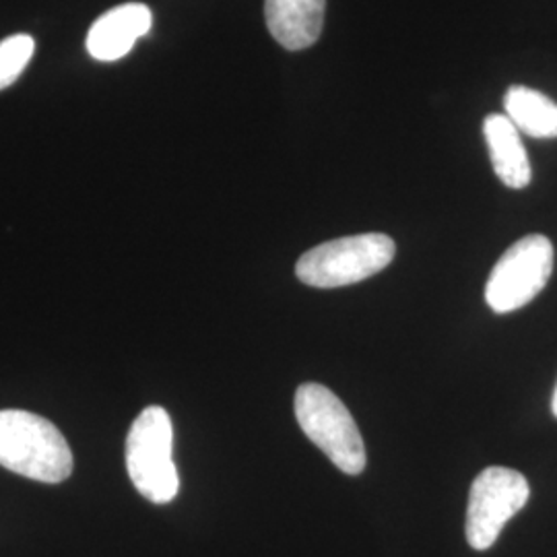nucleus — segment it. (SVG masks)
<instances>
[{
	"instance_id": "nucleus-1",
	"label": "nucleus",
	"mask_w": 557,
	"mask_h": 557,
	"mask_svg": "<svg viewBox=\"0 0 557 557\" xmlns=\"http://www.w3.org/2000/svg\"><path fill=\"white\" fill-rule=\"evenodd\" d=\"M0 465L21 478L60 483L73 473V453L52 421L4 409L0 411Z\"/></svg>"
},
{
	"instance_id": "nucleus-2",
	"label": "nucleus",
	"mask_w": 557,
	"mask_h": 557,
	"mask_svg": "<svg viewBox=\"0 0 557 557\" xmlns=\"http://www.w3.org/2000/svg\"><path fill=\"white\" fill-rule=\"evenodd\" d=\"M296 419L338 471L359 475L366 469V446L358 423L343 400L319 382L301 384L296 393Z\"/></svg>"
},
{
	"instance_id": "nucleus-3",
	"label": "nucleus",
	"mask_w": 557,
	"mask_h": 557,
	"mask_svg": "<svg viewBox=\"0 0 557 557\" xmlns=\"http://www.w3.org/2000/svg\"><path fill=\"white\" fill-rule=\"evenodd\" d=\"M174 425L163 407H147L126 436V471L143 498L168 504L178 496Z\"/></svg>"
},
{
	"instance_id": "nucleus-4",
	"label": "nucleus",
	"mask_w": 557,
	"mask_h": 557,
	"mask_svg": "<svg viewBox=\"0 0 557 557\" xmlns=\"http://www.w3.org/2000/svg\"><path fill=\"white\" fill-rule=\"evenodd\" d=\"M395 252V242L384 234L333 239L308 250L296 264V275L319 289L345 287L379 275L393 262Z\"/></svg>"
},
{
	"instance_id": "nucleus-5",
	"label": "nucleus",
	"mask_w": 557,
	"mask_h": 557,
	"mask_svg": "<svg viewBox=\"0 0 557 557\" xmlns=\"http://www.w3.org/2000/svg\"><path fill=\"white\" fill-rule=\"evenodd\" d=\"M554 273L552 239L531 234L512 244L496 262L485 285V301L496 314L520 310L537 298Z\"/></svg>"
},
{
	"instance_id": "nucleus-6",
	"label": "nucleus",
	"mask_w": 557,
	"mask_h": 557,
	"mask_svg": "<svg viewBox=\"0 0 557 557\" xmlns=\"http://www.w3.org/2000/svg\"><path fill=\"white\" fill-rule=\"evenodd\" d=\"M531 498L529 481L508 467H487L471 485L467 506V541L473 549H490L510 518Z\"/></svg>"
},
{
	"instance_id": "nucleus-7",
	"label": "nucleus",
	"mask_w": 557,
	"mask_h": 557,
	"mask_svg": "<svg viewBox=\"0 0 557 557\" xmlns=\"http://www.w3.org/2000/svg\"><path fill=\"white\" fill-rule=\"evenodd\" d=\"M153 15L143 2H128L110 9L87 34V52L100 62L124 59L143 36L151 32Z\"/></svg>"
},
{
	"instance_id": "nucleus-8",
	"label": "nucleus",
	"mask_w": 557,
	"mask_h": 557,
	"mask_svg": "<svg viewBox=\"0 0 557 557\" xmlns=\"http://www.w3.org/2000/svg\"><path fill=\"white\" fill-rule=\"evenodd\" d=\"M324 9L326 0H264V20L271 36L296 52L319 41Z\"/></svg>"
},
{
	"instance_id": "nucleus-9",
	"label": "nucleus",
	"mask_w": 557,
	"mask_h": 557,
	"mask_svg": "<svg viewBox=\"0 0 557 557\" xmlns=\"http://www.w3.org/2000/svg\"><path fill=\"white\" fill-rule=\"evenodd\" d=\"M490 160L494 172L508 188H524L531 184L533 170L527 149L520 140V131L506 114H490L483 122Z\"/></svg>"
},
{
	"instance_id": "nucleus-10",
	"label": "nucleus",
	"mask_w": 557,
	"mask_h": 557,
	"mask_svg": "<svg viewBox=\"0 0 557 557\" xmlns=\"http://www.w3.org/2000/svg\"><path fill=\"white\" fill-rule=\"evenodd\" d=\"M506 116L520 133L535 139H557V103L537 89L512 85L504 98Z\"/></svg>"
},
{
	"instance_id": "nucleus-11",
	"label": "nucleus",
	"mask_w": 557,
	"mask_h": 557,
	"mask_svg": "<svg viewBox=\"0 0 557 557\" xmlns=\"http://www.w3.org/2000/svg\"><path fill=\"white\" fill-rule=\"evenodd\" d=\"M36 52V41L27 34H17L0 41V91L20 79Z\"/></svg>"
},
{
	"instance_id": "nucleus-12",
	"label": "nucleus",
	"mask_w": 557,
	"mask_h": 557,
	"mask_svg": "<svg viewBox=\"0 0 557 557\" xmlns=\"http://www.w3.org/2000/svg\"><path fill=\"white\" fill-rule=\"evenodd\" d=\"M552 411H554V416L557 418V384L556 391H554V398H552Z\"/></svg>"
}]
</instances>
